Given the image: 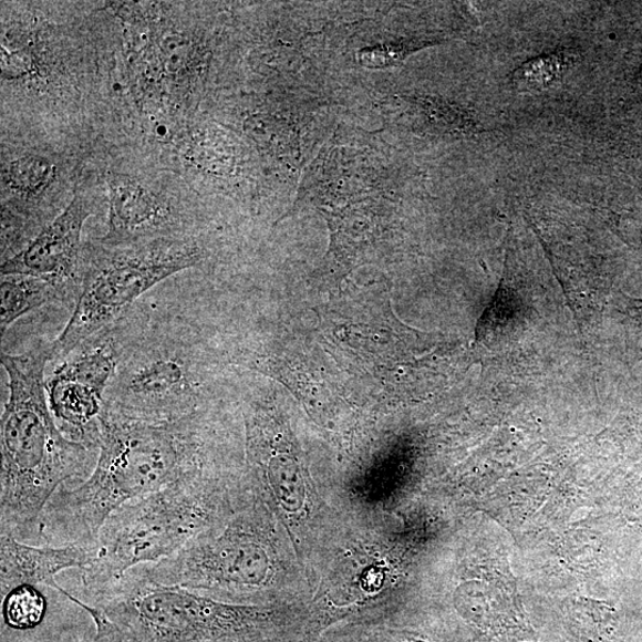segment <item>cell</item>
Segmentation results:
<instances>
[{
    "label": "cell",
    "instance_id": "obj_8",
    "mask_svg": "<svg viewBox=\"0 0 642 642\" xmlns=\"http://www.w3.org/2000/svg\"><path fill=\"white\" fill-rule=\"evenodd\" d=\"M95 545L43 546L0 535V597L20 587H46L63 597L66 592L56 576L72 569L85 570L94 557Z\"/></svg>",
    "mask_w": 642,
    "mask_h": 642
},
{
    "label": "cell",
    "instance_id": "obj_14",
    "mask_svg": "<svg viewBox=\"0 0 642 642\" xmlns=\"http://www.w3.org/2000/svg\"><path fill=\"white\" fill-rule=\"evenodd\" d=\"M85 612L93 619L95 624V634L92 639L82 642H126L122 633L111 623L99 609L87 605Z\"/></svg>",
    "mask_w": 642,
    "mask_h": 642
},
{
    "label": "cell",
    "instance_id": "obj_2",
    "mask_svg": "<svg viewBox=\"0 0 642 642\" xmlns=\"http://www.w3.org/2000/svg\"><path fill=\"white\" fill-rule=\"evenodd\" d=\"M9 397L0 424V531L38 545L43 511L62 488L92 474L100 448L63 435L48 404L45 366L51 345L39 343L19 355L2 350Z\"/></svg>",
    "mask_w": 642,
    "mask_h": 642
},
{
    "label": "cell",
    "instance_id": "obj_7",
    "mask_svg": "<svg viewBox=\"0 0 642 642\" xmlns=\"http://www.w3.org/2000/svg\"><path fill=\"white\" fill-rule=\"evenodd\" d=\"M108 231L105 246H124L159 237H179L182 225L168 201L124 175L108 179Z\"/></svg>",
    "mask_w": 642,
    "mask_h": 642
},
{
    "label": "cell",
    "instance_id": "obj_6",
    "mask_svg": "<svg viewBox=\"0 0 642 642\" xmlns=\"http://www.w3.org/2000/svg\"><path fill=\"white\" fill-rule=\"evenodd\" d=\"M91 215L89 200L75 196L21 252L2 263V276L23 275L51 281L63 288L75 304L80 292L82 232Z\"/></svg>",
    "mask_w": 642,
    "mask_h": 642
},
{
    "label": "cell",
    "instance_id": "obj_12",
    "mask_svg": "<svg viewBox=\"0 0 642 642\" xmlns=\"http://www.w3.org/2000/svg\"><path fill=\"white\" fill-rule=\"evenodd\" d=\"M571 59L565 54L542 55L524 64L512 75V83L521 90H543L565 75Z\"/></svg>",
    "mask_w": 642,
    "mask_h": 642
},
{
    "label": "cell",
    "instance_id": "obj_10",
    "mask_svg": "<svg viewBox=\"0 0 642 642\" xmlns=\"http://www.w3.org/2000/svg\"><path fill=\"white\" fill-rule=\"evenodd\" d=\"M55 176V167L41 156H25L13 161L7 172V182L18 195L32 197L50 186Z\"/></svg>",
    "mask_w": 642,
    "mask_h": 642
},
{
    "label": "cell",
    "instance_id": "obj_4",
    "mask_svg": "<svg viewBox=\"0 0 642 642\" xmlns=\"http://www.w3.org/2000/svg\"><path fill=\"white\" fill-rule=\"evenodd\" d=\"M210 475L184 479L110 514L96 538L91 565L83 571L90 601L128 571L179 552L210 528L221 504Z\"/></svg>",
    "mask_w": 642,
    "mask_h": 642
},
{
    "label": "cell",
    "instance_id": "obj_11",
    "mask_svg": "<svg viewBox=\"0 0 642 642\" xmlns=\"http://www.w3.org/2000/svg\"><path fill=\"white\" fill-rule=\"evenodd\" d=\"M2 598L3 621L12 629L34 628L43 618L45 603L38 587H20Z\"/></svg>",
    "mask_w": 642,
    "mask_h": 642
},
{
    "label": "cell",
    "instance_id": "obj_5",
    "mask_svg": "<svg viewBox=\"0 0 642 642\" xmlns=\"http://www.w3.org/2000/svg\"><path fill=\"white\" fill-rule=\"evenodd\" d=\"M204 260L196 239L159 237L124 246L83 248L80 292L69 323L51 344L59 363L131 311L159 282Z\"/></svg>",
    "mask_w": 642,
    "mask_h": 642
},
{
    "label": "cell",
    "instance_id": "obj_9",
    "mask_svg": "<svg viewBox=\"0 0 642 642\" xmlns=\"http://www.w3.org/2000/svg\"><path fill=\"white\" fill-rule=\"evenodd\" d=\"M0 332L2 339L9 328L23 315L56 301L74 303L71 296L58 284L41 278L10 275L0 283Z\"/></svg>",
    "mask_w": 642,
    "mask_h": 642
},
{
    "label": "cell",
    "instance_id": "obj_3",
    "mask_svg": "<svg viewBox=\"0 0 642 642\" xmlns=\"http://www.w3.org/2000/svg\"><path fill=\"white\" fill-rule=\"evenodd\" d=\"M114 324L120 363L103 413L166 423L204 411L206 353L186 315L148 313L136 303Z\"/></svg>",
    "mask_w": 642,
    "mask_h": 642
},
{
    "label": "cell",
    "instance_id": "obj_1",
    "mask_svg": "<svg viewBox=\"0 0 642 642\" xmlns=\"http://www.w3.org/2000/svg\"><path fill=\"white\" fill-rule=\"evenodd\" d=\"M100 428L92 474L53 496L40 521L38 545H95L110 514L124 504L210 474L211 427L204 411L166 423L103 413Z\"/></svg>",
    "mask_w": 642,
    "mask_h": 642
},
{
    "label": "cell",
    "instance_id": "obj_13",
    "mask_svg": "<svg viewBox=\"0 0 642 642\" xmlns=\"http://www.w3.org/2000/svg\"><path fill=\"white\" fill-rule=\"evenodd\" d=\"M568 615L571 618L578 634L589 641H601L612 631V618L609 615L607 607L592 601H577L570 609Z\"/></svg>",
    "mask_w": 642,
    "mask_h": 642
}]
</instances>
